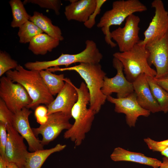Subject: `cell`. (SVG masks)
<instances>
[{"label": "cell", "mask_w": 168, "mask_h": 168, "mask_svg": "<svg viewBox=\"0 0 168 168\" xmlns=\"http://www.w3.org/2000/svg\"><path fill=\"white\" fill-rule=\"evenodd\" d=\"M75 88L78 94V100L71 112L75 121L71 128L64 133L63 137L70 139L76 147L81 145L86 134L90 131L96 114L87 108L90 96L86 83L82 82L79 88L75 86Z\"/></svg>", "instance_id": "cell-1"}, {"label": "cell", "mask_w": 168, "mask_h": 168, "mask_svg": "<svg viewBox=\"0 0 168 168\" xmlns=\"http://www.w3.org/2000/svg\"><path fill=\"white\" fill-rule=\"evenodd\" d=\"M51 72L74 71L78 73L85 81L90 96L89 108L98 113L105 103L107 96L102 92L104 79L106 74L100 63H80L72 67L60 68L58 67L47 69Z\"/></svg>", "instance_id": "cell-2"}, {"label": "cell", "mask_w": 168, "mask_h": 168, "mask_svg": "<svg viewBox=\"0 0 168 168\" xmlns=\"http://www.w3.org/2000/svg\"><path fill=\"white\" fill-rule=\"evenodd\" d=\"M6 74L13 82L22 86L27 91L32 100L27 108L35 109L40 104L47 106L54 100L39 71L26 69L19 65L15 70L9 71Z\"/></svg>", "instance_id": "cell-3"}, {"label": "cell", "mask_w": 168, "mask_h": 168, "mask_svg": "<svg viewBox=\"0 0 168 168\" xmlns=\"http://www.w3.org/2000/svg\"><path fill=\"white\" fill-rule=\"evenodd\" d=\"M111 9L106 11L100 18L97 26L101 29L105 35L106 43L111 47L116 46L110 37V27L112 25H120L130 15L136 12L146 11L147 7L138 0H119L112 3Z\"/></svg>", "instance_id": "cell-4"}, {"label": "cell", "mask_w": 168, "mask_h": 168, "mask_svg": "<svg viewBox=\"0 0 168 168\" xmlns=\"http://www.w3.org/2000/svg\"><path fill=\"white\" fill-rule=\"evenodd\" d=\"M149 54L145 47L137 44L128 51L117 52L113 56L122 63L126 78L133 83L141 74L153 77L156 76V70L148 62Z\"/></svg>", "instance_id": "cell-5"}, {"label": "cell", "mask_w": 168, "mask_h": 168, "mask_svg": "<svg viewBox=\"0 0 168 168\" xmlns=\"http://www.w3.org/2000/svg\"><path fill=\"white\" fill-rule=\"evenodd\" d=\"M85 44V49L79 53H62L58 58L53 60L27 62L25 65V67L28 70L40 71L62 65L68 67L76 63H99L103 56L96 43L92 40H88L86 41Z\"/></svg>", "instance_id": "cell-6"}, {"label": "cell", "mask_w": 168, "mask_h": 168, "mask_svg": "<svg viewBox=\"0 0 168 168\" xmlns=\"http://www.w3.org/2000/svg\"><path fill=\"white\" fill-rule=\"evenodd\" d=\"M0 97L14 114L26 108L32 102L23 86L14 83L7 76L2 77L0 79Z\"/></svg>", "instance_id": "cell-7"}, {"label": "cell", "mask_w": 168, "mask_h": 168, "mask_svg": "<svg viewBox=\"0 0 168 168\" xmlns=\"http://www.w3.org/2000/svg\"><path fill=\"white\" fill-rule=\"evenodd\" d=\"M140 21L138 16L132 14L126 19L123 27H119L111 32V38L116 42L120 52L128 51L139 43Z\"/></svg>", "instance_id": "cell-8"}, {"label": "cell", "mask_w": 168, "mask_h": 168, "mask_svg": "<svg viewBox=\"0 0 168 168\" xmlns=\"http://www.w3.org/2000/svg\"><path fill=\"white\" fill-rule=\"evenodd\" d=\"M71 117V114L62 112H55L49 115L45 124L32 129L36 137L39 134L42 136V144L44 146L47 145L56 138L63 130H68L71 128L72 124L69 120Z\"/></svg>", "instance_id": "cell-9"}, {"label": "cell", "mask_w": 168, "mask_h": 168, "mask_svg": "<svg viewBox=\"0 0 168 168\" xmlns=\"http://www.w3.org/2000/svg\"><path fill=\"white\" fill-rule=\"evenodd\" d=\"M151 6L155 9V15L144 32V40H140L138 44L144 47L147 44L160 39L168 31V12L163 2L154 0Z\"/></svg>", "instance_id": "cell-10"}, {"label": "cell", "mask_w": 168, "mask_h": 168, "mask_svg": "<svg viewBox=\"0 0 168 168\" xmlns=\"http://www.w3.org/2000/svg\"><path fill=\"white\" fill-rule=\"evenodd\" d=\"M146 48L149 52L148 62L156 68L158 79L168 77V31L160 39L147 44Z\"/></svg>", "instance_id": "cell-11"}, {"label": "cell", "mask_w": 168, "mask_h": 168, "mask_svg": "<svg viewBox=\"0 0 168 168\" xmlns=\"http://www.w3.org/2000/svg\"><path fill=\"white\" fill-rule=\"evenodd\" d=\"M112 63L117 73L112 78L105 77L101 91L106 96L114 92L117 93V98L126 97L134 92L133 83L126 78L124 74L123 65L118 59L114 57Z\"/></svg>", "instance_id": "cell-12"}, {"label": "cell", "mask_w": 168, "mask_h": 168, "mask_svg": "<svg viewBox=\"0 0 168 168\" xmlns=\"http://www.w3.org/2000/svg\"><path fill=\"white\" fill-rule=\"evenodd\" d=\"M107 100L114 104L115 112L125 114L126 123L130 127L135 126L139 117H147L150 114V111L143 109L139 104L134 91L126 97L121 98L109 96H107Z\"/></svg>", "instance_id": "cell-13"}, {"label": "cell", "mask_w": 168, "mask_h": 168, "mask_svg": "<svg viewBox=\"0 0 168 168\" xmlns=\"http://www.w3.org/2000/svg\"><path fill=\"white\" fill-rule=\"evenodd\" d=\"M7 141L6 156L7 163H13L18 168H25L26 159L29 152L24 142V138L15 129L12 125H6Z\"/></svg>", "instance_id": "cell-14"}, {"label": "cell", "mask_w": 168, "mask_h": 168, "mask_svg": "<svg viewBox=\"0 0 168 168\" xmlns=\"http://www.w3.org/2000/svg\"><path fill=\"white\" fill-rule=\"evenodd\" d=\"M32 111L29 109L24 108L14 114L12 126L27 142L29 150L34 152L44 149L41 140L34 134L30 126L29 117Z\"/></svg>", "instance_id": "cell-15"}, {"label": "cell", "mask_w": 168, "mask_h": 168, "mask_svg": "<svg viewBox=\"0 0 168 168\" xmlns=\"http://www.w3.org/2000/svg\"><path fill=\"white\" fill-rule=\"evenodd\" d=\"M65 85L57 97L47 105L48 115L58 112L71 114L72 110L78 98L75 86L69 78H65Z\"/></svg>", "instance_id": "cell-16"}, {"label": "cell", "mask_w": 168, "mask_h": 168, "mask_svg": "<svg viewBox=\"0 0 168 168\" xmlns=\"http://www.w3.org/2000/svg\"><path fill=\"white\" fill-rule=\"evenodd\" d=\"M133 84L137 101L142 108L153 113L161 111L160 105L152 94L145 74L140 75Z\"/></svg>", "instance_id": "cell-17"}, {"label": "cell", "mask_w": 168, "mask_h": 168, "mask_svg": "<svg viewBox=\"0 0 168 168\" xmlns=\"http://www.w3.org/2000/svg\"><path fill=\"white\" fill-rule=\"evenodd\" d=\"M65 7L64 14L68 21L74 20L84 23L94 11L96 0H71Z\"/></svg>", "instance_id": "cell-18"}, {"label": "cell", "mask_w": 168, "mask_h": 168, "mask_svg": "<svg viewBox=\"0 0 168 168\" xmlns=\"http://www.w3.org/2000/svg\"><path fill=\"white\" fill-rule=\"evenodd\" d=\"M110 157L114 161L134 162L151 166L153 168H158L162 163V161L156 158L147 156L141 153L131 152L119 147L114 149Z\"/></svg>", "instance_id": "cell-19"}, {"label": "cell", "mask_w": 168, "mask_h": 168, "mask_svg": "<svg viewBox=\"0 0 168 168\" xmlns=\"http://www.w3.org/2000/svg\"><path fill=\"white\" fill-rule=\"evenodd\" d=\"M60 41L46 33H43L32 39L29 43L28 49L35 55H44L57 47Z\"/></svg>", "instance_id": "cell-20"}, {"label": "cell", "mask_w": 168, "mask_h": 168, "mask_svg": "<svg viewBox=\"0 0 168 168\" xmlns=\"http://www.w3.org/2000/svg\"><path fill=\"white\" fill-rule=\"evenodd\" d=\"M29 20L48 35L60 41L63 40L61 29L54 25L51 20L42 13L35 11L33 15L30 16Z\"/></svg>", "instance_id": "cell-21"}, {"label": "cell", "mask_w": 168, "mask_h": 168, "mask_svg": "<svg viewBox=\"0 0 168 168\" xmlns=\"http://www.w3.org/2000/svg\"><path fill=\"white\" fill-rule=\"evenodd\" d=\"M66 147V145L58 144L50 149L29 152L26 158L25 168H40L50 155L63 150Z\"/></svg>", "instance_id": "cell-22"}, {"label": "cell", "mask_w": 168, "mask_h": 168, "mask_svg": "<svg viewBox=\"0 0 168 168\" xmlns=\"http://www.w3.org/2000/svg\"><path fill=\"white\" fill-rule=\"evenodd\" d=\"M39 72L50 94L53 96L58 94L65 85L64 74H55L47 69L42 70Z\"/></svg>", "instance_id": "cell-23"}, {"label": "cell", "mask_w": 168, "mask_h": 168, "mask_svg": "<svg viewBox=\"0 0 168 168\" xmlns=\"http://www.w3.org/2000/svg\"><path fill=\"white\" fill-rule=\"evenodd\" d=\"M9 2L12 16L11 26L13 28H19L29 20L30 16L27 12L23 2L20 0H11Z\"/></svg>", "instance_id": "cell-24"}, {"label": "cell", "mask_w": 168, "mask_h": 168, "mask_svg": "<svg viewBox=\"0 0 168 168\" xmlns=\"http://www.w3.org/2000/svg\"><path fill=\"white\" fill-rule=\"evenodd\" d=\"M147 78L152 94L161 109L165 113L168 112V92L158 85L154 77L147 75Z\"/></svg>", "instance_id": "cell-25"}, {"label": "cell", "mask_w": 168, "mask_h": 168, "mask_svg": "<svg viewBox=\"0 0 168 168\" xmlns=\"http://www.w3.org/2000/svg\"><path fill=\"white\" fill-rule=\"evenodd\" d=\"M19 28L17 34L19 38V42L21 44L29 43L35 36L43 33L40 28L30 20Z\"/></svg>", "instance_id": "cell-26"}, {"label": "cell", "mask_w": 168, "mask_h": 168, "mask_svg": "<svg viewBox=\"0 0 168 168\" xmlns=\"http://www.w3.org/2000/svg\"><path fill=\"white\" fill-rule=\"evenodd\" d=\"M19 65L17 62L12 59L7 53L0 52V76L12 69L16 68Z\"/></svg>", "instance_id": "cell-27"}, {"label": "cell", "mask_w": 168, "mask_h": 168, "mask_svg": "<svg viewBox=\"0 0 168 168\" xmlns=\"http://www.w3.org/2000/svg\"><path fill=\"white\" fill-rule=\"evenodd\" d=\"M24 4L31 3L39 5L42 8L52 9L56 15L60 14L61 1L59 0H25Z\"/></svg>", "instance_id": "cell-28"}, {"label": "cell", "mask_w": 168, "mask_h": 168, "mask_svg": "<svg viewBox=\"0 0 168 168\" xmlns=\"http://www.w3.org/2000/svg\"><path fill=\"white\" fill-rule=\"evenodd\" d=\"M14 113L7 107L3 101L0 99V122L12 124Z\"/></svg>", "instance_id": "cell-29"}, {"label": "cell", "mask_w": 168, "mask_h": 168, "mask_svg": "<svg viewBox=\"0 0 168 168\" xmlns=\"http://www.w3.org/2000/svg\"><path fill=\"white\" fill-rule=\"evenodd\" d=\"M7 141V131L6 125L0 122V156L8 164L6 159V149Z\"/></svg>", "instance_id": "cell-30"}, {"label": "cell", "mask_w": 168, "mask_h": 168, "mask_svg": "<svg viewBox=\"0 0 168 168\" xmlns=\"http://www.w3.org/2000/svg\"><path fill=\"white\" fill-rule=\"evenodd\" d=\"M144 141L149 148L153 152H161L168 147V139L157 141L149 138L144 139Z\"/></svg>", "instance_id": "cell-31"}, {"label": "cell", "mask_w": 168, "mask_h": 168, "mask_svg": "<svg viewBox=\"0 0 168 168\" xmlns=\"http://www.w3.org/2000/svg\"><path fill=\"white\" fill-rule=\"evenodd\" d=\"M106 1V0H96V6L94 11L90 16L87 21L84 23V25L86 28L90 29L95 25L96 24V17L100 14L101 7Z\"/></svg>", "instance_id": "cell-32"}, {"label": "cell", "mask_w": 168, "mask_h": 168, "mask_svg": "<svg viewBox=\"0 0 168 168\" xmlns=\"http://www.w3.org/2000/svg\"><path fill=\"white\" fill-rule=\"evenodd\" d=\"M48 108L43 105L38 106L35 109L34 115L37 122L40 125L44 124L49 118Z\"/></svg>", "instance_id": "cell-33"}, {"label": "cell", "mask_w": 168, "mask_h": 168, "mask_svg": "<svg viewBox=\"0 0 168 168\" xmlns=\"http://www.w3.org/2000/svg\"><path fill=\"white\" fill-rule=\"evenodd\" d=\"M154 79L157 83L168 92V77L160 78Z\"/></svg>", "instance_id": "cell-34"}, {"label": "cell", "mask_w": 168, "mask_h": 168, "mask_svg": "<svg viewBox=\"0 0 168 168\" xmlns=\"http://www.w3.org/2000/svg\"><path fill=\"white\" fill-rule=\"evenodd\" d=\"M159 168H168V158L163 157L161 164Z\"/></svg>", "instance_id": "cell-35"}, {"label": "cell", "mask_w": 168, "mask_h": 168, "mask_svg": "<svg viewBox=\"0 0 168 168\" xmlns=\"http://www.w3.org/2000/svg\"><path fill=\"white\" fill-rule=\"evenodd\" d=\"M8 164L0 156V168H7Z\"/></svg>", "instance_id": "cell-36"}, {"label": "cell", "mask_w": 168, "mask_h": 168, "mask_svg": "<svg viewBox=\"0 0 168 168\" xmlns=\"http://www.w3.org/2000/svg\"><path fill=\"white\" fill-rule=\"evenodd\" d=\"M161 153L162 155L168 158V147Z\"/></svg>", "instance_id": "cell-37"}, {"label": "cell", "mask_w": 168, "mask_h": 168, "mask_svg": "<svg viewBox=\"0 0 168 168\" xmlns=\"http://www.w3.org/2000/svg\"><path fill=\"white\" fill-rule=\"evenodd\" d=\"M7 168H18L17 166L13 163H9L7 165Z\"/></svg>", "instance_id": "cell-38"}]
</instances>
